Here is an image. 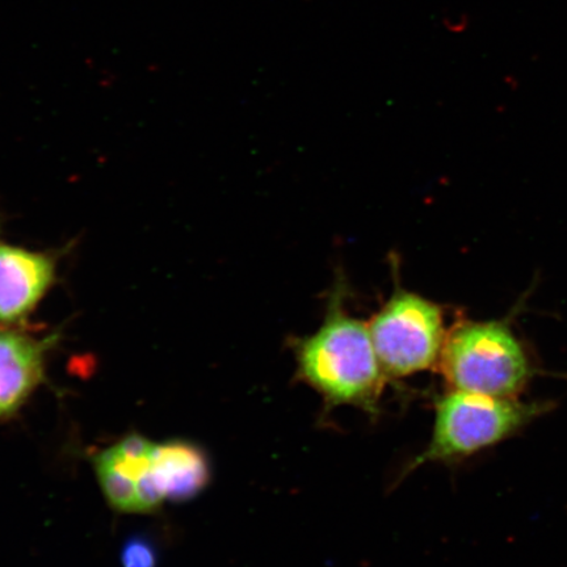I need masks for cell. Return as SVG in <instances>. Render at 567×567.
<instances>
[{
	"label": "cell",
	"mask_w": 567,
	"mask_h": 567,
	"mask_svg": "<svg viewBox=\"0 0 567 567\" xmlns=\"http://www.w3.org/2000/svg\"><path fill=\"white\" fill-rule=\"evenodd\" d=\"M60 334L34 336L20 326H0V420L18 413L44 380Z\"/></svg>",
	"instance_id": "obj_7"
},
{
	"label": "cell",
	"mask_w": 567,
	"mask_h": 567,
	"mask_svg": "<svg viewBox=\"0 0 567 567\" xmlns=\"http://www.w3.org/2000/svg\"><path fill=\"white\" fill-rule=\"evenodd\" d=\"M154 478L165 501H188L209 484L210 465L197 445L174 441L155 444Z\"/></svg>",
	"instance_id": "obj_8"
},
{
	"label": "cell",
	"mask_w": 567,
	"mask_h": 567,
	"mask_svg": "<svg viewBox=\"0 0 567 567\" xmlns=\"http://www.w3.org/2000/svg\"><path fill=\"white\" fill-rule=\"evenodd\" d=\"M155 551L147 542L134 538L123 550L124 567H155Z\"/></svg>",
	"instance_id": "obj_9"
},
{
	"label": "cell",
	"mask_w": 567,
	"mask_h": 567,
	"mask_svg": "<svg viewBox=\"0 0 567 567\" xmlns=\"http://www.w3.org/2000/svg\"><path fill=\"white\" fill-rule=\"evenodd\" d=\"M550 410L548 402H524L449 389L435 400L430 443L406 474L429 463L453 464L507 441Z\"/></svg>",
	"instance_id": "obj_3"
},
{
	"label": "cell",
	"mask_w": 567,
	"mask_h": 567,
	"mask_svg": "<svg viewBox=\"0 0 567 567\" xmlns=\"http://www.w3.org/2000/svg\"><path fill=\"white\" fill-rule=\"evenodd\" d=\"M63 250H33L0 238V326H23L59 281Z\"/></svg>",
	"instance_id": "obj_6"
},
{
	"label": "cell",
	"mask_w": 567,
	"mask_h": 567,
	"mask_svg": "<svg viewBox=\"0 0 567 567\" xmlns=\"http://www.w3.org/2000/svg\"><path fill=\"white\" fill-rule=\"evenodd\" d=\"M339 295L313 334L292 339L296 375L329 410L352 406L378 415L388 379L367 322L347 313Z\"/></svg>",
	"instance_id": "obj_1"
},
{
	"label": "cell",
	"mask_w": 567,
	"mask_h": 567,
	"mask_svg": "<svg viewBox=\"0 0 567 567\" xmlns=\"http://www.w3.org/2000/svg\"><path fill=\"white\" fill-rule=\"evenodd\" d=\"M154 451L155 443L132 434L95 456L99 485L117 512L151 513L165 502L154 478Z\"/></svg>",
	"instance_id": "obj_5"
},
{
	"label": "cell",
	"mask_w": 567,
	"mask_h": 567,
	"mask_svg": "<svg viewBox=\"0 0 567 567\" xmlns=\"http://www.w3.org/2000/svg\"><path fill=\"white\" fill-rule=\"evenodd\" d=\"M367 324L388 380L436 370L449 332L441 305L396 288Z\"/></svg>",
	"instance_id": "obj_4"
},
{
	"label": "cell",
	"mask_w": 567,
	"mask_h": 567,
	"mask_svg": "<svg viewBox=\"0 0 567 567\" xmlns=\"http://www.w3.org/2000/svg\"><path fill=\"white\" fill-rule=\"evenodd\" d=\"M461 318L446 332L436 370L449 389L517 399L535 375L526 343L516 334L513 318Z\"/></svg>",
	"instance_id": "obj_2"
}]
</instances>
